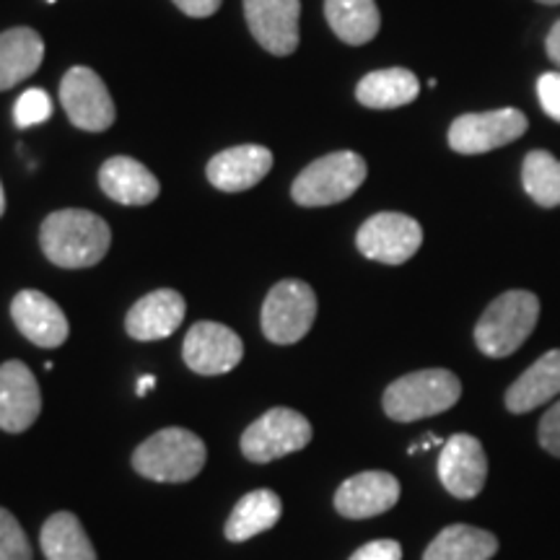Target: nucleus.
Returning a JSON list of instances; mask_svg holds the SVG:
<instances>
[{
    "mask_svg": "<svg viewBox=\"0 0 560 560\" xmlns=\"http://www.w3.org/2000/svg\"><path fill=\"white\" fill-rule=\"evenodd\" d=\"M39 244L52 265L79 270L104 260L112 244V231L102 215L66 208L47 215L39 229Z\"/></svg>",
    "mask_w": 560,
    "mask_h": 560,
    "instance_id": "obj_1",
    "label": "nucleus"
},
{
    "mask_svg": "<svg viewBox=\"0 0 560 560\" xmlns=\"http://www.w3.org/2000/svg\"><path fill=\"white\" fill-rule=\"evenodd\" d=\"M540 319V299L532 291H506L490 301L475 325V342L490 359H506L524 346Z\"/></svg>",
    "mask_w": 560,
    "mask_h": 560,
    "instance_id": "obj_2",
    "label": "nucleus"
},
{
    "mask_svg": "<svg viewBox=\"0 0 560 560\" xmlns=\"http://www.w3.org/2000/svg\"><path fill=\"white\" fill-rule=\"evenodd\" d=\"M462 382L446 369H423L400 376L384 392V412L392 420H412L439 416L459 402Z\"/></svg>",
    "mask_w": 560,
    "mask_h": 560,
    "instance_id": "obj_3",
    "label": "nucleus"
},
{
    "mask_svg": "<svg viewBox=\"0 0 560 560\" xmlns=\"http://www.w3.org/2000/svg\"><path fill=\"white\" fill-rule=\"evenodd\" d=\"M206 444L187 429L153 433L132 454V467L156 482H187L206 467Z\"/></svg>",
    "mask_w": 560,
    "mask_h": 560,
    "instance_id": "obj_4",
    "label": "nucleus"
},
{
    "mask_svg": "<svg viewBox=\"0 0 560 560\" xmlns=\"http://www.w3.org/2000/svg\"><path fill=\"white\" fill-rule=\"evenodd\" d=\"M369 166L353 151H335L312 161L293 179L291 198L304 208H325L348 200L366 182Z\"/></svg>",
    "mask_w": 560,
    "mask_h": 560,
    "instance_id": "obj_5",
    "label": "nucleus"
},
{
    "mask_svg": "<svg viewBox=\"0 0 560 560\" xmlns=\"http://www.w3.org/2000/svg\"><path fill=\"white\" fill-rule=\"evenodd\" d=\"M317 296L304 280H280L262 304V332L276 346H291L312 330Z\"/></svg>",
    "mask_w": 560,
    "mask_h": 560,
    "instance_id": "obj_6",
    "label": "nucleus"
},
{
    "mask_svg": "<svg viewBox=\"0 0 560 560\" xmlns=\"http://www.w3.org/2000/svg\"><path fill=\"white\" fill-rule=\"evenodd\" d=\"M312 441V423L291 408H272L242 433V454L265 465L285 454L304 450Z\"/></svg>",
    "mask_w": 560,
    "mask_h": 560,
    "instance_id": "obj_7",
    "label": "nucleus"
},
{
    "mask_svg": "<svg viewBox=\"0 0 560 560\" xmlns=\"http://www.w3.org/2000/svg\"><path fill=\"white\" fill-rule=\"evenodd\" d=\"M527 115L514 107L493 109V112H472L462 115L450 128L452 151L465 153V156H478L503 145L514 143L527 132Z\"/></svg>",
    "mask_w": 560,
    "mask_h": 560,
    "instance_id": "obj_8",
    "label": "nucleus"
},
{
    "mask_svg": "<svg viewBox=\"0 0 560 560\" xmlns=\"http://www.w3.org/2000/svg\"><path fill=\"white\" fill-rule=\"evenodd\" d=\"M423 244V229L405 213H376L355 234V247L363 257L384 265H402Z\"/></svg>",
    "mask_w": 560,
    "mask_h": 560,
    "instance_id": "obj_9",
    "label": "nucleus"
},
{
    "mask_svg": "<svg viewBox=\"0 0 560 560\" xmlns=\"http://www.w3.org/2000/svg\"><path fill=\"white\" fill-rule=\"evenodd\" d=\"M60 104L75 128L102 132L115 122L117 109L107 86L91 68H70L60 81Z\"/></svg>",
    "mask_w": 560,
    "mask_h": 560,
    "instance_id": "obj_10",
    "label": "nucleus"
},
{
    "mask_svg": "<svg viewBox=\"0 0 560 560\" xmlns=\"http://www.w3.org/2000/svg\"><path fill=\"white\" fill-rule=\"evenodd\" d=\"M185 363L195 374L219 376L229 374L244 359L242 338L231 327L219 322H198L187 332L185 346H182Z\"/></svg>",
    "mask_w": 560,
    "mask_h": 560,
    "instance_id": "obj_11",
    "label": "nucleus"
},
{
    "mask_svg": "<svg viewBox=\"0 0 560 560\" xmlns=\"http://www.w3.org/2000/svg\"><path fill=\"white\" fill-rule=\"evenodd\" d=\"M439 478L454 499H475L488 480V457L470 433H454L439 454Z\"/></svg>",
    "mask_w": 560,
    "mask_h": 560,
    "instance_id": "obj_12",
    "label": "nucleus"
},
{
    "mask_svg": "<svg viewBox=\"0 0 560 560\" xmlns=\"http://www.w3.org/2000/svg\"><path fill=\"white\" fill-rule=\"evenodd\" d=\"M252 37L272 55H291L299 47L301 0H244Z\"/></svg>",
    "mask_w": 560,
    "mask_h": 560,
    "instance_id": "obj_13",
    "label": "nucleus"
},
{
    "mask_svg": "<svg viewBox=\"0 0 560 560\" xmlns=\"http://www.w3.org/2000/svg\"><path fill=\"white\" fill-rule=\"evenodd\" d=\"M42 412L39 384L32 369L21 361H5L0 366V429L9 433H21Z\"/></svg>",
    "mask_w": 560,
    "mask_h": 560,
    "instance_id": "obj_14",
    "label": "nucleus"
},
{
    "mask_svg": "<svg viewBox=\"0 0 560 560\" xmlns=\"http://www.w3.org/2000/svg\"><path fill=\"white\" fill-rule=\"evenodd\" d=\"M400 499V482L395 475L371 470L348 478L335 493V509L346 520H371L395 506Z\"/></svg>",
    "mask_w": 560,
    "mask_h": 560,
    "instance_id": "obj_15",
    "label": "nucleus"
},
{
    "mask_svg": "<svg viewBox=\"0 0 560 560\" xmlns=\"http://www.w3.org/2000/svg\"><path fill=\"white\" fill-rule=\"evenodd\" d=\"M11 317L19 332L39 348H60L68 340V319L50 296L26 289L11 301Z\"/></svg>",
    "mask_w": 560,
    "mask_h": 560,
    "instance_id": "obj_16",
    "label": "nucleus"
},
{
    "mask_svg": "<svg viewBox=\"0 0 560 560\" xmlns=\"http://www.w3.org/2000/svg\"><path fill=\"white\" fill-rule=\"evenodd\" d=\"M272 166V153L262 145H234L215 153L208 161V179L210 185L219 187L221 192H244L252 190L257 182H262L265 174Z\"/></svg>",
    "mask_w": 560,
    "mask_h": 560,
    "instance_id": "obj_17",
    "label": "nucleus"
},
{
    "mask_svg": "<svg viewBox=\"0 0 560 560\" xmlns=\"http://www.w3.org/2000/svg\"><path fill=\"white\" fill-rule=\"evenodd\" d=\"M185 319V299L172 289H159L138 301L125 317V330L140 342L164 340L179 330Z\"/></svg>",
    "mask_w": 560,
    "mask_h": 560,
    "instance_id": "obj_18",
    "label": "nucleus"
},
{
    "mask_svg": "<svg viewBox=\"0 0 560 560\" xmlns=\"http://www.w3.org/2000/svg\"><path fill=\"white\" fill-rule=\"evenodd\" d=\"M102 192L120 206H149L159 198L161 185L151 170L130 156H115L104 161L100 170Z\"/></svg>",
    "mask_w": 560,
    "mask_h": 560,
    "instance_id": "obj_19",
    "label": "nucleus"
},
{
    "mask_svg": "<svg viewBox=\"0 0 560 560\" xmlns=\"http://www.w3.org/2000/svg\"><path fill=\"white\" fill-rule=\"evenodd\" d=\"M560 395V348L548 350L506 392V408L516 416L556 400Z\"/></svg>",
    "mask_w": 560,
    "mask_h": 560,
    "instance_id": "obj_20",
    "label": "nucleus"
},
{
    "mask_svg": "<svg viewBox=\"0 0 560 560\" xmlns=\"http://www.w3.org/2000/svg\"><path fill=\"white\" fill-rule=\"evenodd\" d=\"M42 58L45 42L30 26H16L0 34V91H9L37 73Z\"/></svg>",
    "mask_w": 560,
    "mask_h": 560,
    "instance_id": "obj_21",
    "label": "nucleus"
},
{
    "mask_svg": "<svg viewBox=\"0 0 560 560\" xmlns=\"http://www.w3.org/2000/svg\"><path fill=\"white\" fill-rule=\"evenodd\" d=\"M420 81L408 68H384L363 75L355 86V100L369 109H397L416 102Z\"/></svg>",
    "mask_w": 560,
    "mask_h": 560,
    "instance_id": "obj_22",
    "label": "nucleus"
},
{
    "mask_svg": "<svg viewBox=\"0 0 560 560\" xmlns=\"http://www.w3.org/2000/svg\"><path fill=\"white\" fill-rule=\"evenodd\" d=\"M283 514V503L272 490L260 488L242 495L226 522V540L247 542L255 535L272 529Z\"/></svg>",
    "mask_w": 560,
    "mask_h": 560,
    "instance_id": "obj_23",
    "label": "nucleus"
},
{
    "mask_svg": "<svg viewBox=\"0 0 560 560\" xmlns=\"http://www.w3.org/2000/svg\"><path fill=\"white\" fill-rule=\"evenodd\" d=\"M499 552V537L470 524H452L441 529L423 560H490Z\"/></svg>",
    "mask_w": 560,
    "mask_h": 560,
    "instance_id": "obj_24",
    "label": "nucleus"
},
{
    "mask_svg": "<svg viewBox=\"0 0 560 560\" xmlns=\"http://www.w3.org/2000/svg\"><path fill=\"white\" fill-rule=\"evenodd\" d=\"M325 16L338 39L353 47L374 39L382 26L374 0H325Z\"/></svg>",
    "mask_w": 560,
    "mask_h": 560,
    "instance_id": "obj_25",
    "label": "nucleus"
},
{
    "mask_svg": "<svg viewBox=\"0 0 560 560\" xmlns=\"http://www.w3.org/2000/svg\"><path fill=\"white\" fill-rule=\"evenodd\" d=\"M39 545L47 560H96V550L86 529H83L79 516L70 514V511L52 514L45 522Z\"/></svg>",
    "mask_w": 560,
    "mask_h": 560,
    "instance_id": "obj_26",
    "label": "nucleus"
},
{
    "mask_svg": "<svg viewBox=\"0 0 560 560\" xmlns=\"http://www.w3.org/2000/svg\"><path fill=\"white\" fill-rule=\"evenodd\" d=\"M522 185L537 206H560V161L550 151H529L522 164Z\"/></svg>",
    "mask_w": 560,
    "mask_h": 560,
    "instance_id": "obj_27",
    "label": "nucleus"
},
{
    "mask_svg": "<svg viewBox=\"0 0 560 560\" xmlns=\"http://www.w3.org/2000/svg\"><path fill=\"white\" fill-rule=\"evenodd\" d=\"M0 560H32V545L16 516L0 506Z\"/></svg>",
    "mask_w": 560,
    "mask_h": 560,
    "instance_id": "obj_28",
    "label": "nucleus"
},
{
    "mask_svg": "<svg viewBox=\"0 0 560 560\" xmlns=\"http://www.w3.org/2000/svg\"><path fill=\"white\" fill-rule=\"evenodd\" d=\"M52 115V100L47 96V91L30 89L19 96L16 107H13V120L19 128H34L50 120Z\"/></svg>",
    "mask_w": 560,
    "mask_h": 560,
    "instance_id": "obj_29",
    "label": "nucleus"
},
{
    "mask_svg": "<svg viewBox=\"0 0 560 560\" xmlns=\"http://www.w3.org/2000/svg\"><path fill=\"white\" fill-rule=\"evenodd\" d=\"M537 96H540L545 115L560 122V73H542L537 81Z\"/></svg>",
    "mask_w": 560,
    "mask_h": 560,
    "instance_id": "obj_30",
    "label": "nucleus"
},
{
    "mask_svg": "<svg viewBox=\"0 0 560 560\" xmlns=\"http://www.w3.org/2000/svg\"><path fill=\"white\" fill-rule=\"evenodd\" d=\"M537 436H540L545 452H550L552 457H560V400L542 416Z\"/></svg>",
    "mask_w": 560,
    "mask_h": 560,
    "instance_id": "obj_31",
    "label": "nucleus"
},
{
    "mask_svg": "<svg viewBox=\"0 0 560 560\" xmlns=\"http://www.w3.org/2000/svg\"><path fill=\"white\" fill-rule=\"evenodd\" d=\"M350 560H402V545L397 540H374L355 550Z\"/></svg>",
    "mask_w": 560,
    "mask_h": 560,
    "instance_id": "obj_32",
    "label": "nucleus"
},
{
    "mask_svg": "<svg viewBox=\"0 0 560 560\" xmlns=\"http://www.w3.org/2000/svg\"><path fill=\"white\" fill-rule=\"evenodd\" d=\"M174 5L192 19H208L221 9V0H174Z\"/></svg>",
    "mask_w": 560,
    "mask_h": 560,
    "instance_id": "obj_33",
    "label": "nucleus"
},
{
    "mask_svg": "<svg viewBox=\"0 0 560 560\" xmlns=\"http://www.w3.org/2000/svg\"><path fill=\"white\" fill-rule=\"evenodd\" d=\"M545 50H548V58L560 68V19L552 24L548 42H545Z\"/></svg>",
    "mask_w": 560,
    "mask_h": 560,
    "instance_id": "obj_34",
    "label": "nucleus"
},
{
    "mask_svg": "<svg viewBox=\"0 0 560 560\" xmlns=\"http://www.w3.org/2000/svg\"><path fill=\"white\" fill-rule=\"evenodd\" d=\"M151 387H156V376H143V380H140L138 382V397H145V395H149V389Z\"/></svg>",
    "mask_w": 560,
    "mask_h": 560,
    "instance_id": "obj_35",
    "label": "nucleus"
},
{
    "mask_svg": "<svg viewBox=\"0 0 560 560\" xmlns=\"http://www.w3.org/2000/svg\"><path fill=\"white\" fill-rule=\"evenodd\" d=\"M439 444H441V439L431 436V439H425L423 444H412V446H410V454H416V452H420V450H431V446H439Z\"/></svg>",
    "mask_w": 560,
    "mask_h": 560,
    "instance_id": "obj_36",
    "label": "nucleus"
},
{
    "mask_svg": "<svg viewBox=\"0 0 560 560\" xmlns=\"http://www.w3.org/2000/svg\"><path fill=\"white\" fill-rule=\"evenodd\" d=\"M5 213V192H3V185H0V215Z\"/></svg>",
    "mask_w": 560,
    "mask_h": 560,
    "instance_id": "obj_37",
    "label": "nucleus"
},
{
    "mask_svg": "<svg viewBox=\"0 0 560 560\" xmlns=\"http://www.w3.org/2000/svg\"><path fill=\"white\" fill-rule=\"evenodd\" d=\"M537 3H542V5H560V0H537Z\"/></svg>",
    "mask_w": 560,
    "mask_h": 560,
    "instance_id": "obj_38",
    "label": "nucleus"
},
{
    "mask_svg": "<svg viewBox=\"0 0 560 560\" xmlns=\"http://www.w3.org/2000/svg\"><path fill=\"white\" fill-rule=\"evenodd\" d=\"M47 3H55V0H47Z\"/></svg>",
    "mask_w": 560,
    "mask_h": 560,
    "instance_id": "obj_39",
    "label": "nucleus"
}]
</instances>
